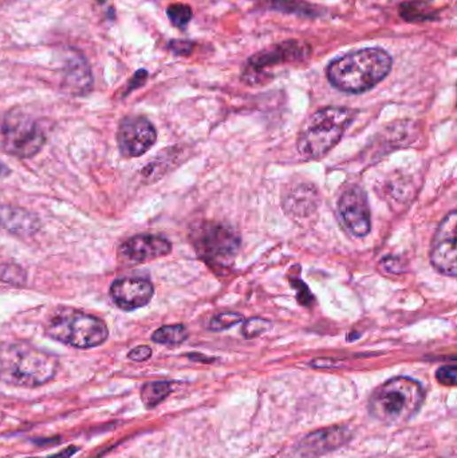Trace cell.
<instances>
[{"label": "cell", "mask_w": 457, "mask_h": 458, "mask_svg": "<svg viewBox=\"0 0 457 458\" xmlns=\"http://www.w3.org/2000/svg\"><path fill=\"white\" fill-rule=\"evenodd\" d=\"M155 295V287L143 277H122L111 285V298L124 311L145 307Z\"/></svg>", "instance_id": "7c38bea8"}, {"label": "cell", "mask_w": 457, "mask_h": 458, "mask_svg": "<svg viewBox=\"0 0 457 458\" xmlns=\"http://www.w3.org/2000/svg\"><path fill=\"white\" fill-rule=\"evenodd\" d=\"M318 206V193L313 185H297L291 193L284 198V209L298 217L312 214Z\"/></svg>", "instance_id": "2e32d148"}, {"label": "cell", "mask_w": 457, "mask_h": 458, "mask_svg": "<svg viewBox=\"0 0 457 458\" xmlns=\"http://www.w3.org/2000/svg\"><path fill=\"white\" fill-rule=\"evenodd\" d=\"M305 55H306V47L300 46L295 41L283 42L251 57L250 66L255 70L265 69L267 66L279 65L281 62L298 61Z\"/></svg>", "instance_id": "9a60e30c"}, {"label": "cell", "mask_w": 457, "mask_h": 458, "mask_svg": "<svg viewBox=\"0 0 457 458\" xmlns=\"http://www.w3.org/2000/svg\"><path fill=\"white\" fill-rule=\"evenodd\" d=\"M41 221L35 214L18 206H0V228L19 237H30L38 232Z\"/></svg>", "instance_id": "5bb4252c"}, {"label": "cell", "mask_w": 457, "mask_h": 458, "mask_svg": "<svg viewBox=\"0 0 457 458\" xmlns=\"http://www.w3.org/2000/svg\"><path fill=\"white\" fill-rule=\"evenodd\" d=\"M349 439V433L345 429H326V431H317L312 436L306 437L307 450H313L315 454L334 450L341 446Z\"/></svg>", "instance_id": "e0dca14e"}, {"label": "cell", "mask_w": 457, "mask_h": 458, "mask_svg": "<svg viewBox=\"0 0 457 458\" xmlns=\"http://www.w3.org/2000/svg\"><path fill=\"white\" fill-rule=\"evenodd\" d=\"M457 212L452 211L438 225L432 248L430 261L436 271L449 277L457 274Z\"/></svg>", "instance_id": "ba28073f"}, {"label": "cell", "mask_w": 457, "mask_h": 458, "mask_svg": "<svg viewBox=\"0 0 457 458\" xmlns=\"http://www.w3.org/2000/svg\"><path fill=\"white\" fill-rule=\"evenodd\" d=\"M158 141V132L145 117L132 116L122 120L117 130V144L125 157H140Z\"/></svg>", "instance_id": "9c48e42d"}, {"label": "cell", "mask_w": 457, "mask_h": 458, "mask_svg": "<svg viewBox=\"0 0 457 458\" xmlns=\"http://www.w3.org/2000/svg\"><path fill=\"white\" fill-rule=\"evenodd\" d=\"M146 78H148V73H146L145 70H140V72L136 73L135 77L132 78L129 85H128L127 91H125V96H127V94L132 93L133 90L140 88V86H143V82L146 81Z\"/></svg>", "instance_id": "4316f807"}, {"label": "cell", "mask_w": 457, "mask_h": 458, "mask_svg": "<svg viewBox=\"0 0 457 458\" xmlns=\"http://www.w3.org/2000/svg\"><path fill=\"white\" fill-rule=\"evenodd\" d=\"M190 242L198 258L215 269L231 266L240 248L234 229L221 222H200L193 228Z\"/></svg>", "instance_id": "8992f818"}, {"label": "cell", "mask_w": 457, "mask_h": 458, "mask_svg": "<svg viewBox=\"0 0 457 458\" xmlns=\"http://www.w3.org/2000/svg\"><path fill=\"white\" fill-rule=\"evenodd\" d=\"M172 245L159 235H136L119 248V259L122 263L141 264L169 255Z\"/></svg>", "instance_id": "8fae6325"}, {"label": "cell", "mask_w": 457, "mask_h": 458, "mask_svg": "<svg viewBox=\"0 0 457 458\" xmlns=\"http://www.w3.org/2000/svg\"><path fill=\"white\" fill-rule=\"evenodd\" d=\"M78 452V447L69 446L67 449L62 450V452L57 453V454L49 455V457L44 458H70L73 454ZM33 458V457H31ZM35 458V457H34Z\"/></svg>", "instance_id": "f1b7e54d"}, {"label": "cell", "mask_w": 457, "mask_h": 458, "mask_svg": "<svg viewBox=\"0 0 457 458\" xmlns=\"http://www.w3.org/2000/svg\"><path fill=\"white\" fill-rule=\"evenodd\" d=\"M169 47H171L176 54L188 55L192 51L193 43L188 41H172Z\"/></svg>", "instance_id": "83f0119b"}, {"label": "cell", "mask_w": 457, "mask_h": 458, "mask_svg": "<svg viewBox=\"0 0 457 458\" xmlns=\"http://www.w3.org/2000/svg\"><path fill=\"white\" fill-rule=\"evenodd\" d=\"M188 330L182 324L163 326L151 334V340L166 346H177L187 340Z\"/></svg>", "instance_id": "d6986e66"}, {"label": "cell", "mask_w": 457, "mask_h": 458, "mask_svg": "<svg viewBox=\"0 0 457 458\" xmlns=\"http://www.w3.org/2000/svg\"><path fill=\"white\" fill-rule=\"evenodd\" d=\"M338 211L352 237H365L369 235L372 216L367 193L361 187H350L344 190L338 200Z\"/></svg>", "instance_id": "30bf717a"}, {"label": "cell", "mask_w": 457, "mask_h": 458, "mask_svg": "<svg viewBox=\"0 0 457 458\" xmlns=\"http://www.w3.org/2000/svg\"><path fill=\"white\" fill-rule=\"evenodd\" d=\"M171 392V382H146V384L141 387V400H143V404L145 405L148 409H151V408H156L158 405H160Z\"/></svg>", "instance_id": "ac0fdd59"}, {"label": "cell", "mask_w": 457, "mask_h": 458, "mask_svg": "<svg viewBox=\"0 0 457 458\" xmlns=\"http://www.w3.org/2000/svg\"><path fill=\"white\" fill-rule=\"evenodd\" d=\"M354 110L325 107L305 121L297 140L300 156L317 159L328 154L344 137L354 120Z\"/></svg>", "instance_id": "277c9868"}, {"label": "cell", "mask_w": 457, "mask_h": 458, "mask_svg": "<svg viewBox=\"0 0 457 458\" xmlns=\"http://www.w3.org/2000/svg\"><path fill=\"white\" fill-rule=\"evenodd\" d=\"M128 357L135 362H143V361H148L151 357V349L149 346H138L130 350Z\"/></svg>", "instance_id": "d4e9b609"}, {"label": "cell", "mask_w": 457, "mask_h": 458, "mask_svg": "<svg viewBox=\"0 0 457 458\" xmlns=\"http://www.w3.org/2000/svg\"><path fill=\"white\" fill-rule=\"evenodd\" d=\"M270 329L271 323L266 319L251 318L243 323L242 334L244 335L245 339H252V338L260 337Z\"/></svg>", "instance_id": "603a6c76"}, {"label": "cell", "mask_w": 457, "mask_h": 458, "mask_svg": "<svg viewBox=\"0 0 457 458\" xmlns=\"http://www.w3.org/2000/svg\"><path fill=\"white\" fill-rule=\"evenodd\" d=\"M425 390L416 379L396 376L377 387L370 395L369 413L386 425H402L422 409Z\"/></svg>", "instance_id": "3957f363"}, {"label": "cell", "mask_w": 457, "mask_h": 458, "mask_svg": "<svg viewBox=\"0 0 457 458\" xmlns=\"http://www.w3.org/2000/svg\"><path fill=\"white\" fill-rule=\"evenodd\" d=\"M436 379L438 384H444V386H454L457 379V368L454 365L443 366L436 371Z\"/></svg>", "instance_id": "cb8c5ba5"}, {"label": "cell", "mask_w": 457, "mask_h": 458, "mask_svg": "<svg viewBox=\"0 0 457 458\" xmlns=\"http://www.w3.org/2000/svg\"><path fill=\"white\" fill-rule=\"evenodd\" d=\"M58 358L26 342L0 345V381L15 387H38L56 378Z\"/></svg>", "instance_id": "7a4b0ae2"}, {"label": "cell", "mask_w": 457, "mask_h": 458, "mask_svg": "<svg viewBox=\"0 0 457 458\" xmlns=\"http://www.w3.org/2000/svg\"><path fill=\"white\" fill-rule=\"evenodd\" d=\"M62 83L73 96H85L93 88V75L88 61L78 51L66 52Z\"/></svg>", "instance_id": "4fadbf2b"}, {"label": "cell", "mask_w": 457, "mask_h": 458, "mask_svg": "<svg viewBox=\"0 0 457 458\" xmlns=\"http://www.w3.org/2000/svg\"><path fill=\"white\" fill-rule=\"evenodd\" d=\"M244 321L242 314L239 313H221L218 315L213 316L208 323V329L211 331H224V330L231 329L235 324L240 323Z\"/></svg>", "instance_id": "7402d4cb"}, {"label": "cell", "mask_w": 457, "mask_h": 458, "mask_svg": "<svg viewBox=\"0 0 457 458\" xmlns=\"http://www.w3.org/2000/svg\"><path fill=\"white\" fill-rule=\"evenodd\" d=\"M47 335L57 342L75 349H93L108 340L105 322L89 314L66 311L54 316L46 327Z\"/></svg>", "instance_id": "5b68a950"}, {"label": "cell", "mask_w": 457, "mask_h": 458, "mask_svg": "<svg viewBox=\"0 0 457 458\" xmlns=\"http://www.w3.org/2000/svg\"><path fill=\"white\" fill-rule=\"evenodd\" d=\"M27 279V275L23 268L17 264H0V282L7 284L23 285Z\"/></svg>", "instance_id": "ffe728a7"}, {"label": "cell", "mask_w": 457, "mask_h": 458, "mask_svg": "<svg viewBox=\"0 0 457 458\" xmlns=\"http://www.w3.org/2000/svg\"><path fill=\"white\" fill-rule=\"evenodd\" d=\"M393 66L391 54L380 47H367L347 52L329 64V82L339 91L350 94L372 90L385 80Z\"/></svg>", "instance_id": "6da1fadb"}, {"label": "cell", "mask_w": 457, "mask_h": 458, "mask_svg": "<svg viewBox=\"0 0 457 458\" xmlns=\"http://www.w3.org/2000/svg\"><path fill=\"white\" fill-rule=\"evenodd\" d=\"M7 175H10V169L7 167L6 164L0 161V177H6Z\"/></svg>", "instance_id": "f546056e"}, {"label": "cell", "mask_w": 457, "mask_h": 458, "mask_svg": "<svg viewBox=\"0 0 457 458\" xmlns=\"http://www.w3.org/2000/svg\"><path fill=\"white\" fill-rule=\"evenodd\" d=\"M381 266H383V268H385L386 271L391 272V274H401L402 271L401 260L393 258V256H388V258L383 259V260H381Z\"/></svg>", "instance_id": "484cf974"}, {"label": "cell", "mask_w": 457, "mask_h": 458, "mask_svg": "<svg viewBox=\"0 0 457 458\" xmlns=\"http://www.w3.org/2000/svg\"><path fill=\"white\" fill-rule=\"evenodd\" d=\"M167 15L171 19L172 25L184 28L192 19V9L184 4H174L167 9Z\"/></svg>", "instance_id": "44dd1931"}, {"label": "cell", "mask_w": 457, "mask_h": 458, "mask_svg": "<svg viewBox=\"0 0 457 458\" xmlns=\"http://www.w3.org/2000/svg\"><path fill=\"white\" fill-rule=\"evenodd\" d=\"M46 135L41 124L30 114L12 110L0 127V146L10 156L30 159L43 148Z\"/></svg>", "instance_id": "52a82bcc"}]
</instances>
